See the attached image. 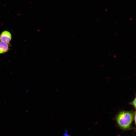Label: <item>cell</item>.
<instances>
[{"label":"cell","mask_w":136,"mask_h":136,"mask_svg":"<svg viewBox=\"0 0 136 136\" xmlns=\"http://www.w3.org/2000/svg\"><path fill=\"white\" fill-rule=\"evenodd\" d=\"M133 115L132 113L128 111L120 112L117 115L116 120L119 127L122 129H129L133 119Z\"/></svg>","instance_id":"6da1fadb"},{"label":"cell","mask_w":136,"mask_h":136,"mask_svg":"<svg viewBox=\"0 0 136 136\" xmlns=\"http://www.w3.org/2000/svg\"><path fill=\"white\" fill-rule=\"evenodd\" d=\"M12 39L11 34L8 31H3L0 34V42L9 43Z\"/></svg>","instance_id":"7a4b0ae2"},{"label":"cell","mask_w":136,"mask_h":136,"mask_svg":"<svg viewBox=\"0 0 136 136\" xmlns=\"http://www.w3.org/2000/svg\"><path fill=\"white\" fill-rule=\"evenodd\" d=\"M10 46V43L0 42V54H3L8 52Z\"/></svg>","instance_id":"3957f363"},{"label":"cell","mask_w":136,"mask_h":136,"mask_svg":"<svg viewBox=\"0 0 136 136\" xmlns=\"http://www.w3.org/2000/svg\"><path fill=\"white\" fill-rule=\"evenodd\" d=\"M130 104L132 105L135 109L136 108V97L131 102Z\"/></svg>","instance_id":"277c9868"},{"label":"cell","mask_w":136,"mask_h":136,"mask_svg":"<svg viewBox=\"0 0 136 136\" xmlns=\"http://www.w3.org/2000/svg\"><path fill=\"white\" fill-rule=\"evenodd\" d=\"M134 120L135 121V123L136 122V113L135 112V114H134Z\"/></svg>","instance_id":"5b68a950"},{"label":"cell","mask_w":136,"mask_h":136,"mask_svg":"<svg viewBox=\"0 0 136 136\" xmlns=\"http://www.w3.org/2000/svg\"><path fill=\"white\" fill-rule=\"evenodd\" d=\"M63 136H70V135L67 132H65L64 133Z\"/></svg>","instance_id":"8992f818"}]
</instances>
